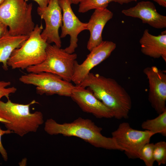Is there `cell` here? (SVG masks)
I'll return each instance as SVG.
<instances>
[{"mask_svg": "<svg viewBox=\"0 0 166 166\" xmlns=\"http://www.w3.org/2000/svg\"><path fill=\"white\" fill-rule=\"evenodd\" d=\"M143 73L148 80V99L157 113L166 110V74L155 66L147 67Z\"/></svg>", "mask_w": 166, "mask_h": 166, "instance_id": "cell-10", "label": "cell"}, {"mask_svg": "<svg viewBox=\"0 0 166 166\" xmlns=\"http://www.w3.org/2000/svg\"><path fill=\"white\" fill-rule=\"evenodd\" d=\"M7 26L0 20V38L9 32Z\"/></svg>", "mask_w": 166, "mask_h": 166, "instance_id": "cell-24", "label": "cell"}, {"mask_svg": "<svg viewBox=\"0 0 166 166\" xmlns=\"http://www.w3.org/2000/svg\"><path fill=\"white\" fill-rule=\"evenodd\" d=\"M116 47L113 42L103 41L91 51L85 60L79 64L75 62L72 81L76 85H79L91 70L108 58Z\"/></svg>", "mask_w": 166, "mask_h": 166, "instance_id": "cell-11", "label": "cell"}, {"mask_svg": "<svg viewBox=\"0 0 166 166\" xmlns=\"http://www.w3.org/2000/svg\"><path fill=\"white\" fill-rule=\"evenodd\" d=\"M0 122H1L3 123L4 124L5 123H10V122L9 121L4 118H3L1 117H0Z\"/></svg>", "mask_w": 166, "mask_h": 166, "instance_id": "cell-27", "label": "cell"}, {"mask_svg": "<svg viewBox=\"0 0 166 166\" xmlns=\"http://www.w3.org/2000/svg\"><path fill=\"white\" fill-rule=\"evenodd\" d=\"M58 2L62 11V24L60 37L63 38L67 35L70 36V44L64 49L69 53H73L78 46V35L82 31L87 30V23L81 22L75 15L69 0H58Z\"/></svg>", "mask_w": 166, "mask_h": 166, "instance_id": "cell-12", "label": "cell"}, {"mask_svg": "<svg viewBox=\"0 0 166 166\" xmlns=\"http://www.w3.org/2000/svg\"><path fill=\"white\" fill-rule=\"evenodd\" d=\"M72 4H79L80 0H69Z\"/></svg>", "mask_w": 166, "mask_h": 166, "instance_id": "cell-28", "label": "cell"}, {"mask_svg": "<svg viewBox=\"0 0 166 166\" xmlns=\"http://www.w3.org/2000/svg\"><path fill=\"white\" fill-rule=\"evenodd\" d=\"M156 2L160 6L164 7H166V0H152Z\"/></svg>", "mask_w": 166, "mask_h": 166, "instance_id": "cell-26", "label": "cell"}, {"mask_svg": "<svg viewBox=\"0 0 166 166\" xmlns=\"http://www.w3.org/2000/svg\"><path fill=\"white\" fill-rule=\"evenodd\" d=\"M112 137L130 159L139 158L140 150L150 142L155 134L146 130H137L132 128L128 122L120 123L112 133Z\"/></svg>", "mask_w": 166, "mask_h": 166, "instance_id": "cell-8", "label": "cell"}, {"mask_svg": "<svg viewBox=\"0 0 166 166\" xmlns=\"http://www.w3.org/2000/svg\"><path fill=\"white\" fill-rule=\"evenodd\" d=\"M78 85L89 89L110 110L113 117L119 120L128 118L132 105L131 97L115 79L90 72Z\"/></svg>", "mask_w": 166, "mask_h": 166, "instance_id": "cell-1", "label": "cell"}, {"mask_svg": "<svg viewBox=\"0 0 166 166\" xmlns=\"http://www.w3.org/2000/svg\"><path fill=\"white\" fill-rule=\"evenodd\" d=\"M37 12L45 23V28L41 34L42 38L47 44L53 43L61 48V42L59 30L62 24V14L58 0H49L46 7H38Z\"/></svg>", "mask_w": 166, "mask_h": 166, "instance_id": "cell-9", "label": "cell"}, {"mask_svg": "<svg viewBox=\"0 0 166 166\" xmlns=\"http://www.w3.org/2000/svg\"><path fill=\"white\" fill-rule=\"evenodd\" d=\"M121 12L126 16L139 18L142 23L154 28L166 27V16L158 13L153 3L150 1L140 2L134 7L123 10Z\"/></svg>", "mask_w": 166, "mask_h": 166, "instance_id": "cell-14", "label": "cell"}, {"mask_svg": "<svg viewBox=\"0 0 166 166\" xmlns=\"http://www.w3.org/2000/svg\"><path fill=\"white\" fill-rule=\"evenodd\" d=\"M13 133L9 130H3L0 127V153L1 155L3 160L6 161L8 160V155L6 150L3 146L2 143L1 137L2 136L5 134H9Z\"/></svg>", "mask_w": 166, "mask_h": 166, "instance_id": "cell-23", "label": "cell"}, {"mask_svg": "<svg viewBox=\"0 0 166 166\" xmlns=\"http://www.w3.org/2000/svg\"><path fill=\"white\" fill-rule=\"evenodd\" d=\"M46 51L45 60L38 65L27 68V72H49L60 76L65 81H72L77 54L74 53H69L55 44H48Z\"/></svg>", "mask_w": 166, "mask_h": 166, "instance_id": "cell-6", "label": "cell"}, {"mask_svg": "<svg viewBox=\"0 0 166 166\" xmlns=\"http://www.w3.org/2000/svg\"><path fill=\"white\" fill-rule=\"evenodd\" d=\"M142 128L151 132L155 134H161L166 136V110L154 118L144 121L141 125Z\"/></svg>", "mask_w": 166, "mask_h": 166, "instance_id": "cell-18", "label": "cell"}, {"mask_svg": "<svg viewBox=\"0 0 166 166\" xmlns=\"http://www.w3.org/2000/svg\"><path fill=\"white\" fill-rule=\"evenodd\" d=\"M5 0H0V5L2 4Z\"/></svg>", "mask_w": 166, "mask_h": 166, "instance_id": "cell-29", "label": "cell"}, {"mask_svg": "<svg viewBox=\"0 0 166 166\" xmlns=\"http://www.w3.org/2000/svg\"><path fill=\"white\" fill-rule=\"evenodd\" d=\"M7 99L6 102L0 101V117L10 122L4 124L6 129L21 137L36 132L44 123L43 114L38 111L31 113L30 108L38 103L34 100L27 104H20Z\"/></svg>", "mask_w": 166, "mask_h": 166, "instance_id": "cell-3", "label": "cell"}, {"mask_svg": "<svg viewBox=\"0 0 166 166\" xmlns=\"http://www.w3.org/2000/svg\"><path fill=\"white\" fill-rule=\"evenodd\" d=\"M11 84V82L9 81H0V101L3 97H5L7 98H9L10 94L14 93L16 92L17 89L14 87L6 88Z\"/></svg>", "mask_w": 166, "mask_h": 166, "instance_id": "cell-22", "label": "cell"}, {"mask_svg": "<svg viewBox=\"0 0 166 166\" xmlns=\"http://www.w3.org/2000/svg\"><path fill=\"white\" fill-rule=\"evenodd\" d=\"M19 81L23 84L36 86V93L41 95L57 94L70 97L74 86L60 76L47 72L28 73L21 76Z\"/></svg>", "mask_w": 166, "mask_h": 166, "instance_id": "cell-7", "label": "cell"}, {"mask_svg": "<svg viewBox=\"0 0 166 166\" xmlns=\"http://www.w3.org/2000/svg\"><path fill=\"white\" fill-rule=\"evenodd\" d=\"M113 14L107 8L95 9L87 23V30L89 31L90 35L87 47L90 51L103 41V30L107 22L112 18Z\"/></svg>", "mask_w": 166, "mask_h": 166, "instance_id": "cell-15", "label": "cell"}, {"mask_svg": "<svg viewBox=\"0 0 166 166\" xmlns=\"http://www.w3.org/2000/svg\"><path fill=\"white\" fill-rule=\"evenodd\" d=\"M33 5L25 0H5L0 5V20L13 36H29L35 27L32 18Z\"/></svg>", "mask_w": 166, "mask_h": 166, "instance_id": "cell-4", "label": "cell"}, {"mask_svg": "<svg viewBox=\"0 0 166 166\" xmlns=\"http://www.w3.org/2000/svg\"><path fill=\"white\" fill-rule=\"evenodd\" d=\"M26 2L29 0H25ZM38 4V7L41 8H44L46 7L49 2V0H33Z\"/></svg>", "mask_w": 166, "mask_h": 166, "instance_id": "cell-25", "label": "cell"}, {"mask_svg": "<svg viewBox=\"0 0 166 166\" xmlns=\"http://www.w3.org/2000/svg\"><path fill=\"white\" fill-rule=\"evenodd\" d=\"M154 144L150 142L146 144L140 152L139 158L143 161L146 166H153L155 162L153 155Z\"/></svg>", "mask_w": 166, "mask_h": 166, "instance_id": "cell-21", "label": "cell"}, {"mask_svg": "<svg viewBox=\"0 0 166 166\" xmlns=\"http://www.w3.org/2000/svg\"><path fill=\"white\" fill-rule=\"evenodd\" d=\"M43 29L42 25L35 26L28 38L12 53L7 61L8 67L13 69H26L41 63L45 60L48 44L41 36Z\"/></svg>", "mask_w": 166, "mask_h": 166, "instance_id": "cell-5", "label": "cell"}, {"mask_svg": "<svg viewBox=\"0 0 166 166\" xmlns=\"http://www.w3.org/2000/svg\"><path fill=\"white\" fill-rule=\"evenodd\" d=\"M29 37L13 36L8 32L0 38V63H2V68L5 70L8 69L7 61L13 51L20 47Z\"/></svg>", "mask_w": 166, "mask_h": 166, "instance_id": "cell-17", "label": "cell"}, {"mask_svg": "<svg viewBox=\"0 0 166 166\" xmlns=\"http://www.w3.org/2000/svg\"><path fill=\"white\" fill-rule=\"evenodd\" d=\"M137 0H80L78 11L85 13L92 9L107 8L112 2H117L121 5L128 4Z\"/></svg>", "mask_w": 166, "mask_h": 166, "instance_id": "cell-19", "label": "cell"}, {"mask_svg": "<svg viewBox=\"0 0 166 166\" xmlns=\"http://www.w3.org/2000/svg\"><path fill=\"white\" fill-rule=\"evenodd\" d=\"M44 129L50 135L75 136L96 148L123 151L113 138L103 136L101 134L102 128L89 119L80 117L73 122L60 124L49 118L45 122Z\"/></svg>", "mask_w": 166, "mask_h": 166, "instance_id": "cell-2", "label": "cell"}, {"mask_svg": "<svg viewBox=\"0 0 166 166\" xmlns=\"http://www.w3.org/2000/svg\"><path fill=\"white\" fill-rule=\"evenodd\" d=\"M153 157L155 161L158 165L166 163V142L160 141L154 144L153 149Z\"/></svg>", "mask_w": 166, "mask_h": 166, "instance_id": "cell-20", "label": "cell"}, {"mask_svg": "<svg viewBox=\"0 0 166 166\" xmlns=\"http://www.w3.org/2000/svg\"><path fill=\"white\" fill-rule=\"evenodd\" d=\"M141 51L144 54L154 58L161 57L166 61V31L158 36L149 33L145 30L140 40Z\"/></svg>", "mask_w": 166, "mask_h": 166, "instance_id": "cell-16", "label": "cell"}, {"mask_svg": "<svg viewBox=\"0 0 166 166\" xmlns=\"http://www.w3.org/2000/svg\"><path fill=\"white\" fill-rule=\"evenodd\" d=\"M70 97L84 112L91 114L98 118L113 117L110 110L88 88L74 86Z\"/></svg>", "mask_w": 166, "mask_h": 166, "instance_id": "cell-13", "label": "cell"}]
</instances>
